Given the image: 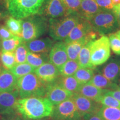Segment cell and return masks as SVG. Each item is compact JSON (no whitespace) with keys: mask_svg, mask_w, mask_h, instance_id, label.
Instances as JSON below:
<instances>
[{"mask_svg":"<svg viewBox=\"0 0 120 120\" xmlns=\"http://www.w3.org/2000/svg\"><path fill=\"white\" fill-rule=\"evenodd\" d=\"M54 106L43 97H31L17 100V112L25 120H37L51 117Z\"/></svg>","mask_w":120,"mask_h":120,"instance_id":"1","label":"cell"},{"mask_svg":"<svg viewBox=\"0 0 120 120\" xmlns=\"http://www.w3.org/2000/svg\"><path fill=\"white\" fill-rule=\"evenodd\" d=\"M47 0H4V5L10 16L25 19L38 14Z\"/></svg>","mask_w":120,"mask_h":120,"instance_id":"2","label":"cell"},{"mask_svg":"<svg viewBox=\"0 0 120 120\" xmlns=\"http://www.w3.org/2000/svg\"><path fill=\"white\" fill-rule=\"evenodd\" d=\"M81 19L79 13H72L57 19H49V36L54 41H64Z\"/></svg>","mask_w":120,"mask_h":120,"instance_id":"3","label":"cell"},{"mask_svg":"<svg viewBox=\"0 0 120 120\" xmlns=\"http://www.w3.org/2000/svg\"><path fill=\"white\" fill-rule=\"evenodd\" d=\"M49 31V19L37 14L22 19L21 38L25 42L38 38Z\"/></svg>","mask_w":120,"mask_h":120,"instance_id":"4","label":"cell"},{"mask_svg":"<svg viewBox=\"0 0 120 120\" xmlns=\"http://www.w3.org/2000/svg\"><path fill=\"white\" fill-rule=\"evenodd\" d=\"M47 85L43 84L34 72L28 73L18 79L17 90L19 98L43 97Z\"/></svg>","mask_w":120,"mask_h":120,"instance_id":"5","label":"cell"},{"mask_svg":"<svg viewBox=\"0 0 120 120\" xmlns=\"http://www.w3.org/2000/svg\"><path fill=\"white\" fill-rule=\"evenodd\" d=\"M89 21L92 29L99 35L105 36L118 31L120 26L113 11L101 10Z\"/></svg>","mask_w":120,"mask_h":120,"instance_id":"6","label":"cell"},{"mask_svg":"<svg viewBox=\"0 0 120 120\" xmlns=\"http://www.w3.org/2000/svg\"><path fill=\"white\" fill-rule=\"evenodd\" d=\"M111 47L109 38L102 36L100 38L94 40L91 47V63L96 67L102 65L109 59Z\"/></svg>","mask_w":120,"mask_h":120,"instance_id":"7","label":"cell"},{"mask_svg":"<svg viewBox=\"0 0 120 120\" xmlns=\"http://www.w3.org/2000/svg\"><path fill=\"white\" fill-rule=\"evenodd\" d=\"M51 118L52 120H82L71 98L54 106Z\"/></svg>","mask_w":120,"mask_h":120,"instance_id":"8","label":"cell"},{"mask_svg":"<svg viewBox=\"0 0 120 120\" xmlns=\"http://www.w3.org/2000/svg\"><path fill=\"white\" fill-rule=\"evenodd\" d=\"M71 98L82 118L97 114L102 106L100 103L87 98L79 93H74Z\"/></svg>","mask_w":120,"mask_h":120,"instance_id":"9","label":"cell"},{"mask_svg":"<svg viewBox=\"0 0 120 120\" xmlns=\"http://www.w3.org/2000/svg\"><path fill=\"white\" fill-rule=\"evenodd\" d=\"M17 90L11 92H0V115L10 116L17 111Z\"/></svg>","mask_w":120,"mask_h":120,"instance_id":"10","label":"cell"},{"mask_svg":"<svg viewBox=\"0 0 120 120\" xmlns=\"http://www.w3.org/2000/svg\"><path fill=\"white\" fill-rule=\"evenodd\" d=\"M38 14L48 19H57L68 15L61 0H47Z\"/></svg>","mask_w":120,"mask_h":120,"instance_id":"11","label":"cell"},{"mask_svg":"<svg viewBox=\"0 0 120 120\" xmlns=\"http://www.w3.org/2000/svg\"><path fill=\"white\" fill-rule=\"evenodd\" d=\"M97 71L112 83L118 84L120 77V57L111 58L97 69Z\"/></svg>","mask_w":120,"mask_h":120,"instance_id":"12","label":"cell"},{"mask_svg":"<svg viewBox=\"0 0 120 120\" xmlns=\"http://www.w3.org/2000/svg\"><path fill=\"white\" fill-rule=\"evenodd\" d=\"M73 93L64 90L56 82L47 85L45 97L47 98L53 106L71 98Z\"/></svg>","mask_w":120,"mask_h":120,"instance_id":"13","label":"cell"},{"mask_svg":"<svg viewBox=\"0 0 120 120\" xmlns=\"http://www.w3.org/2000/svg\"><path fill=\"white\" fill-rule=\"evenodd\" d=\"M34 73L46 85L54 83L60 76L58 68L49 61L36 68Z\"/></svg>","mask_w":120,"mask_h":120,"instance_id":"14","label":"cell"},{"mask_svg":"<svg viewBox=\"0 0 120 120\" xmlns=\"http://www.w3.org/2000/svg\"><path fill=\"white\" fill-rule=\"evenodd\" d=\"M98 34L97 32L93 31L79 40L67 43L66 49L68 60L77 61L79 52L83 46L89 42L94 41Z\"/></svg>","mask_w":120,"mask_h":120,"instance_id":"15","label":"cell"},{"mask_svg":"<svg viewBox=\"0 0 120 120\" xmlns=\"http://www.w3.org/2000/svg\"><path fill=\"white\" fill-rule=\"evenodd\" d=\"M68 60L66 44L64 41L55 43L49 53V61L58 68Z\"/></svg>","mask_w":120,"mask_h":120,"instance_id":"16","label":"cell"},{"mask_svg":"<svg viewBox=\"0 0 120 120\" xmlns=\"http://www.w3.org/2000/svg\"><path fill=\"white\" fill-rule=\"evenodd\" d=\"M94 31L90 21L87 19L81 18L80 21L75 27L72 30L64 42L66 44L71 42L79 40L82 37L86 36Z\"/></svg>","mask_w":120,"mask_h":120,"instance_id":"17","label":"cell"},{"mask_svg":"<svg viewBox=\"0 0 120 120\" xmlns=\"http://www.w3.org/2000/svg\"><path fill=\"white\" fill-rule=\"evenodd\" d=\"M25 43L30 51L35 53H49L55 43V41L49 37H45Z\"/></svg>","mask_w":120,"mask_h":120,"instance_id":"18","label":"cell"},{"mask_svg":"<svg viewBox=\"0 0 120 120\" xmlns=\"http://www.w3.org/2000/svg\"><path fill=\"white\" fill-rule=\"evenodd\" d=\"M18 79L10 70L4 69L0 73V92H11L17 89Z\"/></svg>","mask_w":120,"mask_h":120,"instance_id":"19","label":"cell"},{"mask_svg":"<svg viewBox=\"0 0 120 120\" xmlns=\"http://www.w3.org/2000/svg\"><path fill=\"white\" fill-rule=\"evenodd\" d=\"M101 10L94 0H81L78 13L81 18L89 21Z\"/></svg>","mask_w":120,"mask_h":120,"instance_id":"20","label":"cell"},{"mask_svg":"<svg viewBox=\"0 0 120 120\" xmlns=\"http://www.w3.org/2000/svg\"><path fill=\"white\" fill-rule=\"evenodd\" d=\"M77 93L98 102L100 98L103 95L104 91L88 82L81 85Z\"/></svg>","mask_w":120,"mask_h":120,"instance_id":"21","label":"cell"},{"mask_svg":"<svg viewBox=\"0 0 120 120\" xmlns=\"http://www.w3.org/2000/svg\"><path fill=\"white\" fill-rule=\"evenodd\" d=\"M89 83L102 90H115L120 88L117 84L112 83L98 72L94 75Z\"/></svg>","mask_w":120,"mask_h":120,"instance_id":"22","label":"cell"},{"mask_svg":"<svg viewBox=\"0 0 120 120\" xmlns=\"http://www.w3.org/2000/svg\"><path fill=\"white\" fill-rule=\"evenodd\" d=\"M55 82L64 90L73 94L77 93L79 87L81 86L73 76L68 77H62L60 76Z\"/></svg>","mask_w":120,"mask_h":120,"instance_id":"23","label":"cell"},{"mask_svg":"<svg viewBox=\"0 0 120 120\" xmlns=\"http://www.w3.org/2000/svg\"><path fill=\"white\" fill-rule=\"evenodd\" d=\"M93 41H90L85 45L79 52L77 61L80 67L90 68L94 70L96 68L91 63V47Z\"/></svg>","mask_w":120,"mask_h":120,"instance_id":"24","label":"cell"},{"mask_svg":"<svg viewBox=\"0 0 120 120\" xmlns=\"http://www.w3.org/2000/svg\"><path fill=\"white\" fill-rule=\"evenodd\" d=\"M49 61V55L48 53H35L28 51L27 62L34 68H36Z\"/></svg>","mask_w":120,"mask_h":120,"instance_id":"25","label":"cell"},{"mask_svg":"<svg viewBox=\"0 0 120 120\" xmlns=\"http://www.w3.org/2000/svg\"><path fill=\"white\" fill-rule=\"evenodd\" d=\"M97 115L102 120H120V109L102 105Z\"/></svg>","mask_w":120,"mask_h":120,"instance_id":"26","label":"cell"},{"mask_svg":"<svg viewBox=\"0 0 120 120\" xmlns=\"http://www.w3.org/2000/svg\"><path fill=\"white\" fill-rule=\"evenodd\" d=\"M5 26L13 35L21 37L22 19L8 16L5 20Z\"/></svg>","mask_w":120,"mask_h":120,"instance_id":"27","label":"cell"},{"mask_svg":"<svg viewBox=\"0 0 120 120\" xmlns=\"http://www.w3.org/2000/svg\"><path fill=\"white\" fill-rule=\"evenodd\" d=\"M94 69L90 68L79 67L73 75V76L81 85H83L88 83L91 80L94 75Z\"/></svg>","mask_w":120,"mask_h":120,"instance_id":"28","label":"cell"},{"mask_svg":"<svg viewBox=\"0 0 120 120\" xmlns=\"http://www.w3.org/2000/svg\"><path fill=\"white\" fill-rule=\"evenodd\" d=\"M79 66L76 60H68L58 68L60 76L62 77H68L73 76L75 73L79 68Z\"/></svg>","mask_w":120,"mask_h":120,"instance_id":"29","label":"cell"},{"mask_svg":"<svg viewBox=\"0 0 120 120\" xmlns=\"http://www.w3.org/2000/svg\"><path fill=\"white\" fill-rule=\"evenodd\" d=\"M35 69L27 62H26L23 64H16L10 71L17 79H19L28 73L34 72Z\"/></svg>","mask_w":120,"mask_h":120,"instance_id":"30","label":"cell"},{"mask_svg":"<svg viewBox=\"0 0 120 120\" xmlns=\"http://www.w3.org/2000/svg\"><path fill=\"white\" fill-rule=\"evenodd\" d=\"M23 42V40L21 37L13 36L11 38L1 41V51L15 52L18 46Z\"/></svg>","mask_w":120,"mask_h":120,"instance_id":"31","label":"cell"},{"mask_svg":"<svg viewBox=\"0 0 120 120\" xmlns=\"http://www.w3.org/2000/svg\"><path fill=\"white\" fill-rule=\"evenodd\" d=\"M0 62L4 69L11 70L16 64L15 52L1 51L0 53Z\"/></svg>","mask_w":120,"mask_h":120,"instance_id":"32","label":"cell"},{"mask_svg":"<svg viewBox=\"0 0 120 120\" xmlns=\"http://www.w3.org/2000/svg\"><path fill=\"white\" fill-rule=\"evenodd\" d=\"M28 51L25 42H23L18 46L15 51L16 64H23L27 62Z\"/></svg>","mask_w":120,"mask_h":120,"instance_id":"33","label":"cell"},{"mask_svg":"<svg viewBox=\"0 0 120 120\" xmlns=\"http://www.w3.org/2000/svg\"><path fill=\"white\" fill-rule=\"evenodd\" d=\"M102 106L120 109V101L112 96L103 93L98 102Z\"/></svg>","mask_w":120,"mask_h":120,"instance_id":"34","label":"cell"},{"mask_svg":"<svg viewBox=\"0 0 120 120\" xmlns=\"http://www.w3.org/2000/svg\"><path fill=\"white\" fill-rule=\"evenodd\" d=\"M64 4L67 14L78 13L80 8L81 0H61Z\"/></svg>","mask_w":120,"mask_h":120,"instance_id":"35","label":"cell"},{"mask_svg":"<svg viewBox=\"0 0 120 120\" xmlns=\"http://www.w3.org/2000/svg\"><path fill=\"white\" fill-rule=\"evenodd\" d=\"M110 47L114 53L120 56V39L117 36L115 33H113L109 36Z\"/></svg>","mask_w":120,"mask_h":120,"instance_id":"36","label":"cell"},{"mask_svg":"<svg viewBox=\"0 0 120 120\" xmlns=\"http://www.w3.org/2000/svg\"><path fill=\"white\" fill-rule=\"evenodd\" d=\"M13 36L5 25L0 23V41L10 38Z\"/></svg>","mask_w":120,"mask_h":120,"instance_id":"37","label":"cell"},{"mask_svg":"<svg viewBox=\"0 0 120 120\" xmlns=\"http://www.w3.org/2000/svg\"><path fill=\"white\" fill-rule=\"evenodd\" d=\"M102 10L112 11L113 6L111 0H94Z\"/></svg>","mask_w":120,"mask_h":120,"instance_id":"38","label":"cell"},{"mask_svg":"<svg viewBox=\"0 0 120 120\" xmlns=\"http://www.w3.org/2000/svg\"><path fill=\"white\" fill-rule=\"evenodd\" d=\"M9 13L4 4H0V21L6 19L8 17Z\"/></svg>","mask_w":120,"mask_h":120,"instance_id":"39","label":"cell"},{"mask_svg":"<svg viewBox=\"0 0 120 120\" xmlns=\"http://www.w3.org/2000/svg\"><path fill=\"white\" fill-rule=\"evenodd\" d=\"M105 94H109L120 101V89L115 90H103Z\"/></svg>","mask_w":120,"mask_h":120,"instance_id":"40","label":"cell"},{"mask_svg":"<svg viewBox=\"0 0 120 120\" xmlns=\"http://www.w3.org/2000/svg\"><path fill=\"white\" fill-rule=\"evenodd\" d=\"M82 120H102V119L97 114L84 116L82 118Z\"/></svg>","mask_w":120,"mask_h":120,"instance_id":"41","label":"cell"},{"mask_svg":"<svg viewBox=\"0 0 120 120\" xmlns=\"http://www.w3.org/2000/svg\"><path fill=\"white\" fill-rule=\"evenodd\" d=\"M112 11L116 15L118 23L120 26V5L114 6Z\"/></svg>","mask_w":120,"mask_h":120,"instance_id":"42","label":"cell"},{"mask_svg":"<svg viewBox=\"0 0 120 120\" xmlns=\"http://www.w3.org/2000/svg\"><path fill=\"white\" fill-rule=\"evenodd\" d=\"M8 120H25L24 118L22 117L21 115H17L16 114H14L13 116H11L9 118Z\"/></svg>","mask_w":120,"mask_h":120,"instance_id":"43","label":"cell"},{"mask_svg":"<svg viewBox=\"0 0 120 120\" xmlns=\"http://www.w3.org/2000/svg\"><path fill=\"white\" fill-rule=\"evenodd\" d=\"M113 7L120 5V0H111Z\"/></svg>","mask_w":120,"mask_h":120,"instance_id":"44","label":"cell"},{"mask_svg":"<svg viewBox=\"0 0 120 120\" xmlns=\"http://www.w3.org/2000/svg\"><path fill=\"white\" fill-rule=\"evenodd\" d=\"M37 120H52L51 117H45L43 118H41V119H39Z\"/></svg>","mask_w":120,"mask_h":120,"instance_id":"45","label":"cell"},{"mask_svg":"<svg viewBox=\"0 0 120 120\" xmlns=\"http://www.w3.org/2000/svg\"><path fill=\"white\" fill-rule=\"evenodd\" d=\"M115 34H116L118 38L120 39V30H118V31H117V32H115Z\"/></svg>","mask_w":120,"mask_h":120,"instance_id":"46","label":"cell"},{"mask_svg":"<svg viewBox=\"0 0 120 120\" xmlns=\"http://www.w3.org/2000/svg\"><path fill=\"white\" fill-rule=\"evenodd\" d=\"M3 70H4V67H3L2 64H1V62H0V73H1V72Z\"/></svg>","mask_w":120,"mask_h":120,"instance_id":"47","label":"cell"},{"mask_svg":"<svg viewBox=\"0 0 120 120\" xmlns=\"http://www.w3.org/2000/svg\"><path fill=\"white\" fill-rule=\"evenodd\" d=\"M118 87H119V88H120V79H119V81H118Z\"/></svg>","mask_w":120,"mask_h":120,"instance_id":"48","label":"cell"},{"mask_svg":"<svg viewBox=\"0 0 120 120\" xmlns=\"http://www.w3.org/2000/svg\"><path fill=\"white\" fill-rule=\"evenodd\" d=\"M0 4H4V0H0Z\"/></svg>","mask_w":120,"mask_h":120,"instance_id":"49","label":"cell"},{"mask_svg":"<svg viewBox=\"0 0 120 120\" xmlns=\"http://www.w3.org/2000/svg\"><path fill=\"white\" fill-rule=\"evenodd\" d=\"M1 47L0 46V53H1Z\"/></svg>","mask_w":120,"mask_h":120,"instance_id":"50","label":"cell"},{"mask_svg":"<svg viewBox=\"0 0 120 120\" xmlns=\"http://www.w3.org/2000/svg\"><path fill=\"white\" fill-rule=\"evenodd\" d=\"M1 41H0V46H1Z\"/></svg>","mask_w":120,"mask_h":120,"instance_id":"51","label":"cell"},{"mask_svg":"<svg viewBox=\"0 0 120 120\" xmlns=\"http://www.w3.org/2000/svg\"><path fill=\"white\" fill-rule=\"evenodd\" d=\"M0 120H2V119H1V117H0Z\"/></svg>","mask_w":120,"mask_h":120,"instance_id":"52","label":"cell"}]
</instances>
